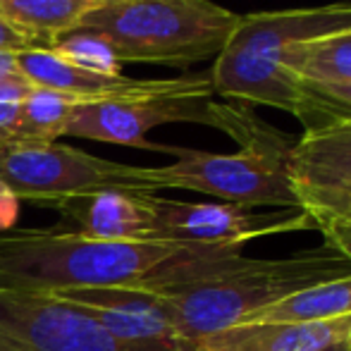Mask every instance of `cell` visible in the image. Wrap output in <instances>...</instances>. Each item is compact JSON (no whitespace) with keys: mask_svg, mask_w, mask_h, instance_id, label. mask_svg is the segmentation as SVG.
<instances>
[{"mask_svg":"<svg viewBox=\"0 0 351 351\" xmlns=\"http://www.w3.org/2000/svg\"><path fill=\"white\" fill-rule=\"evenodd\" d=\"M344 275H351V263L332 249L291 258H246L241 251H232L204 278L156 296L165 301L184 351L196 339L232 328L306 287Z\"/></svg>","mask_w":351,"mask_h":351,"instance_id":"cell-1","label":"cell"},{"mask_svg":"<svg viewBox=\"0 0 351 351\" xmlns=\"http://www.w3.org/2000/svg\"><path fill=\"white\" fill-rule=\"evenodd\" d=\"M201 246L177 241H101L62 230L0 234V289L56 294L82 287H132Z\"/></svg>","mask_w":351,"mask_h":351,"instance_id":"cell-2","label":"cell"},{"mask_svg":"<svg viewBox=\"0 0 351 351\" xmlns=\"http://www.w3.org/2000/svg\"><path fill=\"white\" fill-rule=\"evenodd\" d=\"M0 180L19 201L48 208L103 189L139 191L134 165L108 160L62 141L0 143Z\"/></svg>","mask_w":351,"mask_h":351,"instance_id":"cell-6","label":"cell"},{"mask_svg":"<svg viewBox=\"0 0 351 351\" xmlns=\"http://www.w3.org/2000/svg\"><path fill=\"white\" fill-rule=\"evenodd\" d=\"M62 230L101 241H151L156 237L151 194L103 189L60 204Z\"/></svg>","mask_w":351,"mask_h":351,"instance_id":"cell-12","label":"cell"},{"mask_svg":"<svg viewBox=\"0 0 351 351\" xmlns=\"http://www.w3.org/2000/svg\"><path fill=\"white\" fill-rule=\"evenodd\" d=\"M29 48H36L29 36H24L14 24H10L8 19L0 14V53H24Z\"/></svg>","mask_w":351,"mask_h":351,"instance_id":"cell-23","label":"cell"},{"mask_svg":"<svg viewBox=\"0 0 351 351\" xmlns=\"http://www.w3.org/2000/svg\"><path fill=\"white\" fill-rule=\"evenodd\" d=\"M0 351H180L127 344L48 294L0 289Z\"/></svg>","mask_w":351,"mask_h":351,"instance_id":"cell-8","label":"cell"},{"mask_svg":"<svg viewBox=\"0 0 351 351\" xmlns=\"http://www.w3.org/2000/svg\"><path fill=\"white\" fill-rule=\"evenodd\" d=\"M34 84L22 74L0 82V143H10L19 139L22 127V103Z\"/></svg>","mask_w":351,"mask_h":351,"instance_id":"cell-20","label":"cell"},{"mask_svg":"<svg viewBox=\"0 0 351 351\" xmlns=\"http://www.w3.org/2000/svg\"><path fill=\"white\" fill-rule=\"evenodd\" d=\"M156 237L160 241L201 246V249H241L246 241L268 234L313 230L315 222L301 208L256 213L239 204H194L151 194Z\"/></svg>","mask_w":351,"mask_h":351,"instance_id":"cell-7","label":"cell"},{"mask_svg":"<svg viewBox=\"0 0 351 351\" xmlns=\"http://www.w3.org/2000/svg\"><path fill=\"white\" fill-rule=\"evenodd\" d=\"M287 177L315 230L351 217V117L304 130L287 158Z\"/></svg>","mask_w":351,"mask_h":351,"instance_id":"cell-9","label":"cell"},{"mask_svg":"<svg viewBox=\"0 0 351 351\" xmlns=\"http://www.w3.org/2000/svg\"><path fill=\"white\" fill-rule=\"evenodd\" d=\"M347 344H349V351H351V335H349V339H347Z\"/></svg>","mask_w":351,"mask_h":351,"instance_id":"cell-26","label":"cell"},{"mask_svg":"<svg viewBox=\"0 0 351 351\" xmlns=\"http://www.w3.org/2000/svg\"><path fill=\"white\" fill-rule=\"evenodd\" d=\"M12 74H19L17 70V56L14 53H0V82Z\"/></svg>","mask_w":351,"mask_h":351,"instance_id":"cell-24","label":"cell"},{"mask_svg":"<svg viewBox=\"0 0 351 351\" xmlns=\"http://www.w3.org/2000/svg\"><path fill=\"white\" fill-rule=\"evenodd\" d=\"M351 315V275L306 287L263 311L246 315L237 325H301Z\"/></svg>","mask_w":351,"mask_h":351,"instance_id":"cell-15","label":"cell"},{"mask_svg":"<svg viewBox=\"0 0 351 351\" xmlns=\"http://www.w3.org/2000/svg\"><path fill=\"white\" fill-rule=\"evenodd\" d=\"M318 230L323 232L325 244H328L332 251H337L339 256H344V258L351 263V217L320 222Z\"/></svg>","mask_w":351,"mask_h":351,"instance_id":"cell-21","label":"cell"},{"mask_svg":"<svg viewBox=\"0 0 351 351\" xmlns=\"http://www.w3.org/2000/svg\"><path fill=\"white\" fill-rule=\"evenodd\" d=\"M320 351H349V344L347 342H339V344H332V347L320 349Z\"/></svg>","mask_w":351,"mask_h":351,"instance_id":"cell-25","label":"cell"},{"mask_svg":"<svg viewBox=\"0 0 351 351\" xmlns=\"http://www.w3.org/2000/svg\"><path fill=\"white\" fill-rule=\"evenodd\" d=\"M177 122L220 130L222 103L215 101L208 72L153 79L146 91L134 96L79 103L65 127V136L177 156L180 146L148 141L151 130Z\"/></svg>","mask_w":351,"mask_h":351,"instance_id":"cell-5","label":"cell"},{"mask_svg":"<svg viewBox=\"0 0 351 351\" xmlns=\"http://www.w3.org/2000/svg\"><path fill=\"white\" fill-rule=\"evenodd\" d=\"M347 29H351V3L282 10V12H251L239 17V24L225 48L275 58L289 46Z\"/></svg>","mask_w":351,"mask_h":351,"instance_id":"cell-11","label":"cell"},{"mask_svg":"<svg viewBox=\"0 0 351 351\" xmlns=\"http://www.w3.org/2000/svg\"><path fill=\"white\" fill-rule=\"evenodd\" d=\"M17 70L34 86L53 88L79 103L106 101V98H125L141 93L151 86L153 79H134L127 74H98L72 67L58 58L51 48H29L17 53Z\"/></svg>","mask_w":351,"mask_h":351,"instance_id":"cell-14","label":"cell"},{"mask_svg":"<svg viewBox=\"0 0 351 351\" xmlns=\"http://www.w3.org/2000/svg\"><path fill=\"white\" fill-rule=\"evenodd\" d=\"M19 206L22 201L17 199V194L0 180V234L14 230L19 220Z\"/></svg>","mask_w":351,"mask_h":351,"instance_id":"cell-22","label":"cell"},{"mask_svg":"<svg viewBox=\"0 0 351 351\" xmlns=\"http://www.w3.org/2000/svg\"><path fill=\"white\" fill-rule=\"evenodd\" d=\"M273 60L304 82L351 84V29L289 46Z\"/></svg>","mask_w":351,"mask_h":351,"instance_id":"cell-17","label":"cell"},{"mask_svg":"<svg viewBox=\"0 0 351 351\" xmlns=\"http://www.w3.org/2000/svg\"><path fill=\"white\" fill-rule=\"evenodd\" d=\"M48 296L77 308L120 342L182 351L165 301L151 291L136 287H82Z\"/></svg>","mask_w":351,"mask_h":351,"instance_id":"cell-10","label":"cell"},{"mask_svg":"<svg viewBox=\"0 0 351 351\" xmlns=\"http://www.w3.org/2000/svg\"><path fill=\"white\" fill-rule=\"evenodd\" d=\"M103 0H0V14L29 36L36 48H51L74 32Z\"/></svg>","mask_w":351,"mask_h":351,"instance_id":"cell-16","label":"cell"},{"mask_svg":"<svg viewBox=\"0 0 351 351\" xmlns=\"http://www.w3.org/2000/svg\"><path fill=\"white\" fill-rule=\"evenodd\" d=\"M239 17L213 0H103L77 29L106 38L122 65L189 67L220 56Z\"/></svg>","mask_w":351,"mask_h":351,"instance_id":"cell-4","label":"cell"},{"mask_svg":"<svg viewBox=\"0 0 351 351\" xmlns=\"http://www.w3.org/2000/svg\"><path fill=\"white\" fill-rule=\"evenodd\" d=\"M51 51L72 67L98 74H122V60L117 58L115 48L93 32L74 29L60 36L51 46Z\"/></svg>","mask_w":351,"mask_h":351,"instance_id":"cell-19","label":"cell"},{"mask_svg":"<svg viewBox=\"0 0 351 351\" xmlns=\"http://www.w3.org/2000/svg\"><path fill=\"white\" fill-rule=\"evenodd\" d=\"M234 141L239 143L237 153H208L180 146L177 160L170 165H134L136 186L146 194H158L162 189L199 191L225 204L251 208H299L287 177V158L296 139L251 112Z\"/></svg>","mask_w":351,"mask_h":351,"instance_id":"cell-3","label":"cell"},{"mask_svg":"<svg viewBox=\"0 0 351 351\" xmlns=\"http://www.w3.org/2000/svg\"><path fill=\"white\" fill-rule=\"evenodd\" d=\"M351 315L301 325H232L191 342L184 351H320L347 342Z\"/></svg>","mask_w":351,"mask_h":351,"instance_id":"cell-13","label":"cell"},{"mask_svg":"<svg viewBox=\"0 0 351 351\" xmlns=\"http://www.w3.org/2000/svg\"><path fill=\"white\" fill-rule=\"evenodd\" d=\"M77 98L43 86H32L22 103V127L17 141H60Z\"/></svg>","mask_w":351,"mask_h":351,"instance_id":"cell-18","label":"cell"}]
</instances>
